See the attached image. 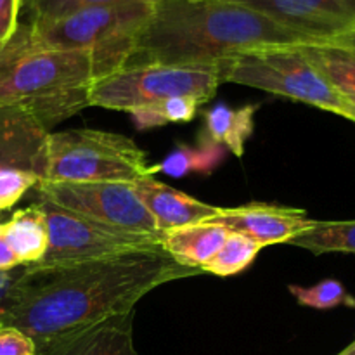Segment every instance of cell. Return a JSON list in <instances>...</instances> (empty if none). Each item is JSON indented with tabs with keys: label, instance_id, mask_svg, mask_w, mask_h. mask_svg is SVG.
<instances>
[{
	"label": "cell",
	"instance_id": "d4e9b609",
	"mask_svg": "<svg viewBox=\"0 0 355 355\" xmlns=\"http://www.w3.org/2000/svg\"><path fill=\"white\" fill-rule=\"evenodd\" d=\"M26 2L31 10V21L44 23V21L71 16L78 10L90 9V7L111 6V3L128 2V0H26Z\"/></svg>",
	"mask_w": 355,
	"mask_h": 355
},
{
	"label": "cell",
	"instance_id": "9a60e30c",
	"mask_svg": "<svg viewBox=\"0 0 355 355\" xmlns=\"http://www.w3.org/2000/svg\"><path fill=\"white\" fill-rule=\"evenodd\" d=\"M229 229L217 222H198L162 234V248L186 267L201 270L224 245Z\"/></svg>",
	"mask_w": 355,
	"mask_h": 355
},
{
	"label": "cell",
	"instance_id": "4fadbf2b",
	"mask_svg": "<svg viewBox=\"0 0 355 355\" xmlns=\"http://www.w3.org/2000/svg\"><path fill=\"white\" fill-rule=\"evenodd\" d=\"M134 187L162 232L198 222H210L220 214L222 207L203 203L182 191L159 182L155 175L137 179Z\"/></svg>",
	"mask_w": 355,
	"mask_h": 355
},
{
	"label": "cell",
	"instance_id": "8992f818",
	"mask_svg": "<svg viewBox=\"0 0 355 355\" xmlns=\"http://www.w3.org/2000/svg\"><path fill=\"white\" fill-rule=\"evenodd\" d=\"M158 0H128L90 7L54 21H30L19 28L31 45L58 51H125L128 58L134 42L155 12Z\"/></svg>",
	"mask_w": 355,
	"mask_h": 355
},
{
	"label": "cell",
	"instance_id": "4316f807",
	"mask_svg": "<svg viewBox=\"0 0 355 355\" xmlns=\"http://www.w3.org/2000/svg\"><path fill=\"white\" fill-rule=\"evenodd\" d=\"M0 355H38L33 340L12 326H0Z\"/></svg>",
	"mask_w": 355,
	"mask_h": 355
},
{
	"label": "cell",
	"instance_id": "ffe728a7",
	"mask_svg": "<svg viewBox=\"0 0 355 355\" xmlns=\"http://www.w3.org/2000/svg\"><path fill=\"white\" fill-rule=\"evenodd\" d=\"M290 245L314 255L322 253H354L355 220H318L311 231L295 238Z\"/></svg>",
	"mask_w": 355,
	"mask_h": 355
},
{
	"label": "cell",
	"instance_id": "83f0119b",
	"mask_svg": "<svg viewBox=\"0 0 355 355\" xmlns=\"http://www.w3.org/2000/svg\"><path fill=\"white\" fill-rule=\"evenodd\" d=\"M23 0H0V47L6 45L19 26Z\"/></svg>",
	"mask_w": 355,
	"mask_h": 355
},
{
	"label": "cell",
	"instance_id": "2e32d148",
	"mask_svg": "<svg viewBox=\"0 0 355 355\" xmlns=\"http://www.w3.org/2000/svg\"><path fill=\"white\" fill-rule=\"evenodd\" d=\"M134 314L118 315L62 343L49 355H137Z\"/></svg>",
	"mask_w": 355,
	"mask_h": 355
},
{
	"label": "cell",
	"instance_id": "7402d4cb",
	"mask_svg": "<svg viewBox=\"0 0 355 355\" xmlns=\"http://www.w3.org/2000/svg\"><path fill=\"white\" fill-rule=\"evenodd\" d=\"M200 104L191 97H170L153 106L141 107V110L132 111L134 123L139 130H148V128L162 127L166 123H187L194 120Z\"/></svg>",
	"mask_w": 355,
	"mask_h": 355
},
{
	"label": "cell",
	"instance_id": "8fae6325",
	"mask_svg": "<svg viewBox=\"0 0 355 355\" xmlns=\"http://www.w3.org/2000/svg\"><path fill=\"white\" fill-rule=\"evenodd\" d=\"M214 222L229 231L239 232L260 248L270 245H290L295 238L305 234L315 225L300 208L281 207L272 203H248L241 207H222Z\"/></svg>",
	"mask_w": 355,
	"mask_h": 355
},
{
	"label": "cell",
	"instance_id": "7c38bea8",
	"mask_svg": "<svg viewBox=\"0 0 355 355\" xmlns=\"http://www.w3.org/2000/svg\"><path fill=\"white\" fill-rule=\"evenodd\" d=\"M47 132L21 104L0 101V168H23L44 179Z\"/></svg>",
	"mask_w": 355,
	"mask_h": 355
},
{
	"label": "cell",
	"instance_id": "d6986e66",
	"mask_svg": "<svg viewBox=\"0 0 355 355\" xmlns=\"http://www.w3.org/2000/svg\"><path fill=\"white\" fill-rule=\"evenodd\" d=\"M224 146L211 142L210 139L200 137L198 144H177L170 155H166L156 165H151V173H163L168 177H182L189 173H201V175H210L214 170L218 168L225 159Z\"/></svg>",
	"mask_w": 355,
	"mask_h": 355
},
{
	"label": "cell",
	"instance_id": "5b68a950",
	"mask_svg": "<svg viewBox=\"0 0 355 355\" xmlns=\"http://www.w3.org/2000/svg\"><path fill=\"white\" fill-rule=\"evenodd\" d=\"M151 175L146 153L125 135L96 128H69L47 135L42 180L135 182Z\"/></svg>",
	"mask_w": 355,
	"mask_h": 355
},
{
	"label": "cell",
	"instance_id": "52a82bcc",
	"mask_svg": "<svg viewBox=\"0 0 355 355\" xmlns=\"http://www.w3.org/2000/svg\"><path fill=\"white\" fill-rule=\"evenodd\" d=\"M217 66H125L94 82L89 106L132 113L170 97H191L205 104L220 87Z\"/></svg>",
	"mask_w": 355,
	"mask_h": 355
},
{
	"label": "cell",
	"instance_id": "3957f363",
	"mask_svg": "<svg viewBox=\"0 0 355 355\" xmlns=\"http://www.w3.org/2000/svg\"><path fill=\"white\" fill-rule=\"evenodd\" d=\"M125 51H58L31 45L17 26L0 47V101L26 107L47 132L89 107V89L127 66Z\"/></svg>",
	"mask_w": 355,
	"mask_h": 355
},
{
	"label": "cell",
	"instance_id": "6da1fadb",
	"mask_svg": "<svg viewBox=\"0 0 355 355\" xmlns=\"http://www.w3.org/2000/svg\"><path fill=\"white\" fill-rule=\"evenodd\" d=\"M33 269V281L0 326L26 333L38 355H49L101 322L134 314L139 300L162 284L201 272L173 260L163 248Z\"/></svg>",
	"mask_w": 355,
	"mask_h": 355
},
{
	"label": "cell",
	"instance_id": "5bb4252c",
	"mask_svg": "<svg viewBox=\"0 0 355 355\" xmlns=\"http://www.w3.org/2000/svg\"><path fill=\"white\" fill-rule=\"evenodd\" d=\"M298 47L329 85L355 106V40L336 37L304 42Z\"/></svg>",
	"mask_w": 355,
	"mask_h": 355
},
{
	"label": "cell",
	"instance_id": "f1b7e54d",
	"mask_svg": "<svg viewBox=\"0 0 355 355\" xmlns=\"http://www.w3.org/2000/svg\"><path fill=\"white\" fill-rule=\"evenodd\" d=\"M19 266V260L14 255L12 248L7 243L6 234H3L2 222H0V272H7V270H14Z\"/></svg>",
	"mask_w": 355,
	"mask_h": 355
},
{
	"label": "cell",
	"instance_id": "ba28073f",
	"mask_svg": "<svg viewBox=\"0 0 355 355\" xmlns=\"http://www.w3.org/2000/svg\"><path fill=\"white\" fill-rule=\"evenodd\" d=\"M49 231L47 253L37 269L75 266L90 260L110 259L141 250L162 248V236L137 234L99 224L78 214L35 198Z\"/></svg>",
	"mask_w": 355,
	"mask_h": 355
},
{
	"label": "cell",
	"instance_id": "f546056e",
	"mask_svg": "<svg viewBox=\"0 0 355 355\" xmlns=\"http://www.w3.org/2000/svg\"><path fill=\"white\" fill-rule=\"evenodd\" d=\"M338 355H355V343H352V345L347 347L345 350H342Z\"/></svg>",
	"mask_w": 355,
	"mask_h": 355
},
{
	"label": "cell",
	"instance_id": "30bf717a",
	"mask_svg": "<svg viewBox=\"0 0 355 355\" xmlns=\"http://www.w3.org/2000/svg\"><path fill=\"white\" fill-rule=\"evenodd\" d=\"M248 6L309 40L336 38L355 30V0H229Z\"/></svg>",
	"mask_w": 355,
	"mask_h": 355
},
{
	"label": "cell",
	"instance_id": "e0dca14e",
	"mask_svg": "<svg viewBox=\"0 0 355 355\" xmlns=\"http://www.w3.org/2000/svg\"><path fill=\"white\" fill-rule=\"evenodd\" d=\"M2 229L19 266L31 267L42 262L47 253L49 231L37 203L14 211L9 220L2 222Z\"/></svg>",
	"mask_w": 355,
	"mask_h": 355
},
{
	"label": "cell",
	"instance_id": "484cf974",
	"mask_svg": "<svg viewBox=\"0 0 355 355\" xmlns=\"http://www.w3.org/2000/svg\"><path fill=\"white\" fill-rule=\"evenodd\" d=\"M33 276L35 269L26 266L7 270V272H0V324H2L3 315L14 307V304L19 300L24 290L30 286Z\"/></svg>",
	"mask_w": 355,
	"mask_h": 355
},
{
	"label": "cell",
	"instance_id": "ac0fdd59",
	"mask_svg": "<svg viewBox=\"0 0 355 355\" xmlns=\"http://www.w3.org/2000/svg\"><path fill=\"white\" fill-rule=\"evenodd\" d=\"M257 104H246L241 107H231L218 103L211 110L205 111V128L201 137L224 146L225 151L241 158L248 139L255 128Z\"/></svg>",
	"mask_w": 355,
	"mask_h": 355
},
{
	"label": "cell",
	"instance_id": "7a4b0ae2",
	"mask_svg": "<svg viewBox=\"0 0 355 355\" xmlns=\"http://www.w3.org/2000/svg\"><path fill=\"white\" fill-rule=\"evenodd\" d=\"M304 42L311 40L243 3L158 0L127 66H217L239 52Z\"/></svg>",
	"mask_w": 355,
	"mask_h": 355
},
{
	"label": "cell",
	"instance_id": "603a6c76",
	"mask_svg": "<svg viewBox=\"0 0 355 355\" xmlns=\"http://www.w3.org/2000/svg\"><path fill=\"white\" fill-rule=\"evenodd\" d=\"M288 290L302 307L318 309V311H329L336 307L355 309V298L336 279H324L314 286L290 284Z\"/></svg>",
	"mask_w": 355,
	"mask_h": 355
},
{
	"label": "cell",
	"instance_id": "44dd1931",
	"mask_svg": "<svg viewBox=\"0 0 355 355\" xmlns=\"http://www.w3.org/2000/svg\"><path fill=\"white\" fill-rule=\"evenodd\" d=\"M260 250L262 248L250 238L239 232L229 231L222 248L207 266L201 267V272L214 274L218 277L236 276L255 262Z\"/></svg>",
	"mask_w": 355,
	"mask_h": 355
},
{
	"label": "cell",
	"instance_id": "9c48e42d",
	"mask_svg": "<svg viewBox=\"0 0 355 355\" xmlns=\"http://www.w3.org/2000/svg\"><path fill=\"white\" fill-rule=\"evenodd\" d=\"M35 198L99 224L137 234L162 236L134 182H49L35 186Z\"/></svg>",
	"mask_w": 355,
	"mask_h": 355
},
{
	"label": "cell",
	"instance_id": "4dcf8cb0",
	"mask_svg": "<svg viewBox=\"0 0 355 355\" xmlns=\"http://www.w3.org/2000/svg\"><path fill=\"white\" fill-rule=\"evenodd\" d=\"M342 37H349V38H352V40H355V30L349 31V33H345V35H342Z\"/></svg>",
	"mask_w": 355,
	"mask_h": 355
},
{
	"label": "cell",
	"instance_id": "277c9868",
	"mask_svg": "<svg viewBox=\"0 0 355 355\" xmlns=\"http://www.w3.org/2000/svg\"><path fill=\"white\" fill-rule=\"evenodd\" d=\"M222 83H238L309 104L355 123V106L340 96L297 45H270L217 62Z\"/></svg>",
	"mask_w": 355,
	"mask_h": 355
},
{
	"label": "cell",
	"instance_id": "1f68e13d",
	"mask_svg": "<svg viewBox=\"0 0 355 355\" xmlns=\"http://www.w3.org/2000/svg\"><path fill=\"white\" fill-rule=\"evenodd\" d=\"M354 343H355V342H354Z\"/></svg>",
	"mask_w": 355,
	"mask_h": 355
},
{
	"label": "cell",
	"instance_id": "cb8c5ba5",
	"mask_svg": "<svg viewBox=\"0 0 355 355\" xmlns=\"http://www.w3.org/2000/svg\"><path fill=\"white\" fill-rule=\"evenodd\" d=\"M42 177L23 168H0V214L9 211L21 201L28 191L35 189Z\"/></svg>",
	"mask_w": 355,
	"mask_h": 355
}]
</instances>
